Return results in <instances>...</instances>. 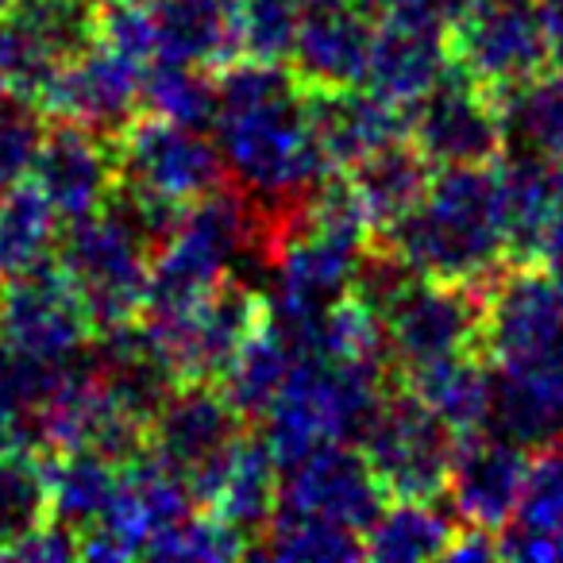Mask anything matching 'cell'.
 I'll use <instances>...</instances> for the list:
<instances>
[{"label":"cell","instance_id":"cell-1","mask_svg":"<svg viewBox=\"0 0 563 563\" xmlns=\"http://www.w3.org/2000/svg\"><path fill=\"white\" fill-rule=\"evenodd\" d=\"M40 224V205L27 197H12L9 205H0V271H16L32 258L43 232Z\"/></svg>","mask_w":563,"mask_h":563},{"label":"cell","instance_id":"cell-2","mask_svg":"<svg viewBox=\"0 0 563 563\" xmlns=\"http://www.w3.org/2000/svg\"><path fill=\"white\" fill-rule=\"evenodd\" d=\"M35 143V120L16 97H0V186L20 174Z\"/></svg>","mask_w":563,"mask_h":563}]
</instances>
